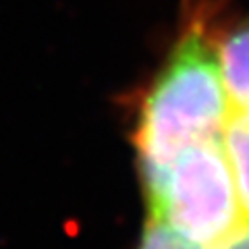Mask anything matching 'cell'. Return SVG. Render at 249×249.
<instances>
[{
  "label": "cell",
  "instance_id": "cell-1",
  "mask_svg": "<svg viewBox=\"0 0 249 249\" xmlns=\"http://www.w3.org/2000/svg\"><path fill=\"white\" fill-rule=\"evenodd\" d=\"M229 0H178L168 48L137 102V173L164 166L189 147L224 137L231 100L220 69V31Z\"/></svg>",
  "mask_w": 249,
  "mask_h": 249
},
{
  "label": "cell",
  "instance_id": "cell-2",
  "mask_svg": "<svg viewBox=\"0 0 249 249\" xmlns=\"http://www.w3.org/2000/svg\"><path fill=\"white\" fill-rule=\"evenodd\" d=\"M137 175L147 220L164 224L191 243L216 249L249 227L224 137L197 143L164 166Z\"/></svg>",
  "mask_w": 249,
  "mask_h": 249
},
{
  "label": "cell",
  "instance_id": "cell-3",
  "mask_svg": "<svg viewBox=\"0 0 249 249\" xmlns=\"http://www.w3.org/2000/svg\"><path fill=\"white\" fill-rule=\"evenodd\" d=\"M220 69L231 106L249 112V6L227 17L220 31Z\"/></svg>",
  "mask_w": 249,
  "mask_h": 249
},
{
  "label": "cell",
  "instance_id": "cell-4",
  "mask_svg": "<svg viewBox=\"0 0 249 249\" xmlns=\"http://www.w3.org/2000/svg\"><path fill=\"white\" fill-rule=\"evenodd\" d=\"M224 147H227L241 208L249 222V112L235 110L231 106V114L224 127Z\"/></svg>",
  "mask_w": 249,
  "mask_h": 249
},
{
  "label": "cell",
  "instance_id": "cell-5",
  "mask_svg": "<svg viewBox=\"0 0 249 249\" xmlns=\"http://www.w3.org/2000/svg\"><path fill=\"white\" fill-rule=\"evenodd\" d=\"M135 249H210V247L191 243V241L177 235L175 231H170L164 224H160L156 220H147ZM216 249H249V227L243 232H239L231 243L216 247Z\"/></svg>",
  "mask_w": 249,
  "mask_h": 249
}]
</instances>
